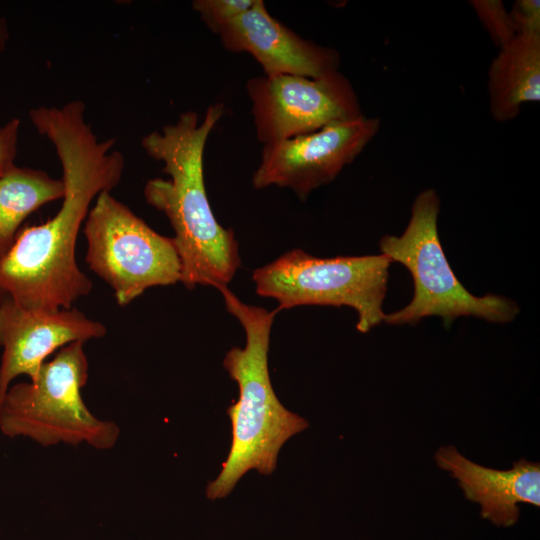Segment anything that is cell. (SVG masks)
<instances>
[{"instance_id": "cell-12", "label": "cell", "mask_w": 540, "mask_h": 540, "mask_svg": "<svg viewBox=\"0 0 540 540\" xmlns=\"http://www.w3.org/2000/svg\"><path fill=\"white\" fill-rule=\"evenodd\" d=\"M435 459L458 480L466 498L480 504L482 517L496 525H514L520 502L540 505L539 463L523 458L509 470H495L468 460L453 446L441 447Z\"/></svg>"}, {"instance_id": "cell-7", "label": "cell", "mask_w": 540, "mask_h": 540, "mask_svg": "<svg viewBox=\"0 0 540 540\" xmlns=\"http://www.w3.org/2000/svg\"><path fill=\"white\" fill-rule=\"evenodd\" d=\"M89 268L126 306L148 288L181 280V262L173 238L154 231L129 207L104 191L96 197L84 224Z\"/></svg>"}, {"instance_id": "cell-2", "label": "cell", "mask_w": 540, "mask_h": 540, "mask_svg": "<svg viewBox=\"0 0 540 540\" xmlns=\"http://www.w3.org/2000/svg\"><path fill=\"white\" fill-rule=\"evenodd\" d=\"M223 113L221 103L209 106L201 121L197 113L187 111L141 139L146 154L162 162L170 177L148 180L144 197L165 214L174 230L180 282L188 289L227 286L241 264L234 232L217 222L204 184L205 145Z\"/></svg>"}, {"instance_id": "cell-8", "label": "cell", "mask_w": 540, "mask_h": 540, "mask_svg": "<svg viewBox=\"0 0 540 540\" xmlns=\"http://www.w3.org/2000/svg\"><path fill=\"white\" fill-rule=\"evenodd\" d=\"M246 90L256 135L264 145L364 115L352 84L339 71L319 78L257 76L247 82Z\"/></svg>"}, {"instance_id": "cell-13", "label": "cell", "mask_w": 540, "mask_h": 540, "mask_svg": "<svg viewBox=\"0 0 540 540\" xmlns=\"http://www.w3.org/2000/svg\"><path fill=\"white\" fill-rule=\"evenodd\" d=\"M489 110L498 122L515 119L525 103L540 100V36L516 35L488 68Z\"/></svg>"}, {"instance_id": "cell-1", "label": "cell", "mask_w": 540, "mask_h": 540, "mask_svg": "<svg viewBox=\"0 0 540 540\" xmlns=\"http://www.w3.org/2000/svg\"><path fill=\"white\" fill-rule=\"evenodd\" d=\"M85 112L78 99L28 111L34 128L54 146L65 194L57 213L19 231L0 259V299L26 309H69L93 288L76 262L77 237L92 201L121 181L125 157L113 150L116 139H98Z\"/></svg>"}, {"instance_id": "cell-16", "label": "cell", "mask_w": 540, "mask_h": 540, "mask_svg": "<svg viewBox=\"0 0 540 540\" xmlns=\"http://www.w3.org/2000/svg\"><path fill=\"white\" fill-rule=\"evenodd\" d=\"M256 0H195L193 9L206 26L218 34L230 21L247 11Z\"/></svg>"}, {"instance_id": "cell-19", "label": "cell", "mask_w": 540, "mask_h": 540, "mask_svg": "<svg viewBox=\"0 0 540 540\" xmlns=\"http://www.w3.org/2000/svg\"><path fill=\"white\" fill-rule=\"evenodd\" d=\"M10 38L7 21L5 18L0 17V53H2Z\"/></svg>"}, {"instance_id": "cell-11", "label": "cell", "mask_w": 540, "mask_h": 540, "mask_svg": "<svg viewBox=\"0 0 540 540\" xmlns=\"http://www.w3.org/2000/svg\"><path fill=\"white\" fill-rule=\"evenodd\" d=\"M218 35L227 50L246 52L255 58L264 75L319 78L339 71L340 55L336 50L300 37L274 18L263 0H256Z\"/></svg>"}, {"instance_id": "cell-10", "label": "cell", "mask_w": 540, "mask_h": 540, "mask_svg": "<svg viewBox=\"0 0 540 540\" xmlns=\"http://www.w3.org/2000/svg\"><path fill=\"white\" fill-rule=\"evenodd\" d=\"M106 327L75 309L43 311L26 309L0 299V401L20 375L34 380L45 360L73 342L106 335Z\"/></svg>"}, {"instance_id": "cell-15", "label": "cell", "mask_w": 540, "mask_h": 540, "mask_svg": "<svg viewBox=\"0 0 540 540\" xmlns=\"http://www.w3.org/2000/svg\"><path fill=\"white\" fill-rule=\"evenodd\" d=\"M470 5L495 46L501 48L516 36L509 11L501 0H472Z\"/></svg>"}, {"instance_id": "cell-3", "label": "cell", "mask_w": 540, "mask_h": 540, "mask_svg": "<svg viewBox=\"0 0 540 540\" xmlns=\"http://www.w3.org/2000/svg\"><path fill=\"white\" fill-rule=\"evenodd\" d=\"M227 311L242 325L244 348L229 350L223 365L237 382L239 398L227 409L232 443L218 477L206 489L209 499L224 498L251 469L271 474L283 444L308 427V422L287 410L277 398L268 370L270 331L277 309L243 303L227 286L218 289Z\"/></svg>"}, {"instance_id": "cell-17", "label": "cell", "mask_w": 540, "mask_h": 540, "mask_svg": "<svg viewBox=\"0 0 540 540\" xmlns=\"http://www.w3.org/2000/svg\"><path fill=\"white\" fill-rule=\"evenodd\" d=\"M509 14L516 35L540 36L539 0H516Z\"/></svg>"}, {"instance_id": "cell-14", "label": "cell", "mask_w": 540, "mask_h": 540, "mask_svg": "<svg viewBox=\"0 0 540 540\" xmlns=\"http://www.w3.org/2000/svg\"><path fill=\"white\" fill-rule=\"evenodd\" d=\"M65 184L46 171L14 166L0 177V259L12 247L22 222L43 205L63 199Z\"/></svg>"}, {"instance_id": "cell-18", "label": "cell", "mask_w": 540, "mask_h": 540, "mask_svg": "<svg viewBox=\"0 0 540 540\" xmlns=\"http://www.w3.org/2000/svg\"><path fill=\"white\" fill-rule=\"evenodd\" d=\"M20 127L21 120L17 117L0 127V177L15 166Z\"/></svg>"}, {"instance_id": "cell-9", "label": "cell", "mask_w": 540, "mask_h": 540, "mask_svg": "<svg viewBox=\"0 0 540 540\" xmlns=\"http://www.w3.org/2000/svg\"><path fill=\"white\" fill-rule=\"evenodd\" d=\"M379 128L378 118L362 115L309 134L265 144L253 174V186L290 188L300 199H305L351 164Z\"/></svg>"}, {"instance_id": "cell-4", "label": "cell", "mask_w": 540, "mask_h": 540, "mask_svg": "<svg viewBox=\"0 0 540 540\" xmlns=\"http://www.w3.org/2000/svg\"><path fill=\"white\" fill-rule=\"evenodd\" d=\"M84 342L59 349L29 382L8 388L0 401V431L10 438H29L43 447L86 444L97 450L115 446L120 428L97 418L81 389L88 380Z\"/></svg>"}, {"instance_id": "cell-6", "label": "cell", "mask_w": 540, "mask_h": 540, "mask_svg": "<svg viewBox=\"0 0 540 540\" xmlns=\"http://www.w3.org/2000/svg\"><path fill=\"white\" fill-rule=\"evenodd\" d=\"M391 263L383 254L317 258L294 249L255 269L252 280L258 295L278 302V311L301 305L348 306L357 312V330L367 333L384 319Z\"/></svg>"}, {"instance_id": "cell-5", "label": "cell", "mask_w": 540, "mask_h": 540, "mask_svg": "<svg viewBox=\"0 0 540 540\" xmlns=\"http://www.w3.org/2000/svg\"><path fill=\"white\" fill-rule=\"evenodd\" d=\"M440 198L433 188L415 198L409 223L400 236L385 235L379 246L391 262H399L410 272L414 283L408 305L385 314L389 325H415L422 318L441 317L446 327L462 316L507 323L519 313L518 305L503 296H475L458 280L443 251L438 234Z\"/></svg>"}]
</instances>
